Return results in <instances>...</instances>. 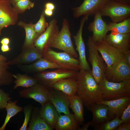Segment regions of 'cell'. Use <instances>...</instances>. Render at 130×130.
Returning <instances> with one entry per match:
<instances>
[{
  "mask_svg": "<svg viewBox=\"0 0 130 130\" xmlns=\"http://www.w3.org/2000/svg\"><path fill=\"white\" fill-rule=\"evenodd\" d=\"M76 79L78 84L76 94L81 99L86 108L93 103L103 100L100 86L94 78L91 70L80 69Z\"/></svg>",
  "mask_w": 130,
  "mask_h": 130,
  "instance_id": "1",
  "label": "cell"
},
{
  "mask_svg": "<svg viewBox=\"0 0 130 130\" xmlns=\"http://www.w3.org/2000/svg\"><path fill=\"white\" fill-rule=\"evenodd\" d=\"M99 84L104 100H110L130 96V79L114 82L108 81L104 77Z\"/></svg>",
  "mask_w": 130,
  "mask_h": 130,
  "instance_id": "2",
  "label": "cell"
},
{
  "mask_svg": "<svg viewBox=\"0 0 130 130\" xmlns=\"http://www.w3.org/2000/svg\"><path fill=\"white\" fill-rule=\"evenodd\" d=\"M50 47L61 50L76 58L78 57L72 40L69 23L66 19H63L62 29L51 44Z\"/></svg>",
  "mask_w": 130,
  "mask_h": 130,
  "instance_id": "3",
  "label": "cell"
},
{
  "mask_svg": "<svg viewBox=\"0 0 130 130\" xmlns=\"http://www.w3.org/2000/svg\"><path fill=\"white\" fill-rule=\"evenodd\" d=\"M78 71L62 68L52 71H45L34 74L32 76L40 83L47 88H51L52 85L62 79L76 78Z\"/></svg>",
  "mask_w": 130,
  "mask_h": 130,
  "instance_id": "4",
  "label": "cell"
},
{
  "mask_svg": "<svg viewBox=\"0 0 130 130\" xmlns=\"http://www.w3.org/2000/svg\"><path fill=\"white\" fill-rule=\"evenodd\" d=\"M100 12L102 17H108L112 22L118 23L130 17V4L109 0Z\"/></svg>",
  "mask_w": 130,
  "mask_h": 130,
  "instance_id": "5",
  "label": "cell"
},
{
  "mask_svg": "<svg viewBox=\"0 0 130 130\" xmlns=\"http://www.w3.org/2000/svg\"><path fill=\"white\" fill-rule=\"evenodd\" d=\"M95 45L91 37L89 36L87 43L89 53L88 60L92 66V74L99 84L105 77L106 67L103 58L99 54Z\"/></svg>",
  "mask_w": 130,
  "mask_h": 130,
  "instance_id": "6",
  "label": "cell"
},
{
  "mask_svg": "<svg viewBox=\"0 0 130 130\" xmlns=\"http://www.w3.org/2000/svg\"><path fill=\"white\" fill-rule=\"evenodd\" d=\"M42 54L43 57L61 68L77 71L81 69L78 59L74 58L66 52H57L49 48Z\"/></svg>",
  "mask_w": 130,
  "mask_h": 130,
  "instance_id": "7",
  "label": "cell"
},
{
  "mask_svg": "<svg viewBox=\"0 0 130 130\" xmlns=\"http://www.w3.org/2000/svg\"><path fill=\"white\" fill-rule=\"evenodd\" d=\"M95 46L106 63L107 68L124 58L123 52L110 45L104 40L97 42Z\"/></svg>",
  "mask_w": 130,
  "mask_h": 130,
  "instance_id": "8",
  "label": "cell"
},
{
  "mask_svg": "<svg viewBox=\"0 0 130 130\" xmlns=\"http://www.w3.org/2000/svg\"><path fill=\"white\" fill-rule=\"evenodd\" d=\"M105 77L108 81L114 82L130 79V66L123 58L110 67H106Z\"/></svg>",
  "mask_w": 130,
  "mask_h": 130,
  "instance_id": "9",
  "label": "cell"
},
{
  "mask_svg": "<svg viewBox=\"0 0 130 130\" xmlns=\"http://www.w3.org/2000/svg\"><path fill=\"white\" fill-rule=\"evenodd\" d=\"M59 31L57 20H51L45 31L36 39L34 46L42 53L50 47V46Z\"/></svg>",
  "mask_w": 130,
  "mask_h": 130,
  "instance_id": "10",
  "label": "cell"
},
{
  "mask_svg": "<svg viewBox=\"0 0 130 130\" xmlns=\"http://www.w3.org/2000/svg\"><path fill=\"white\" fill-rule=\"evenodd\" d=\"M88 16L85 15L81 18L79 29L75 35H73L76 50L78 53V60L80 69L87 71H91L86 56L85 46L82 37L83 30L85 22L88 19Z\"/></svg>",
  "mask_w": 130,
  "mask_h": 130,
  "instance_id": "11",
  "label": "cell"
},
{
  "mask_svg": "<svg viewBox=\"0 0 130 130\" xmlns=\"http://www.w3.org/2000/svg\"><path fill=\"white\" fill-rule=\"evenodd\" d=\"M50 90L42 84L37 83L31 87L20 91V97L25 98H31L40 104L42 106L48 101Z\"/></svg>",
  "mask_w": 130,
  "mask_h": 130,
  "instance_id": "12",
  "label": "cell"
},
{
  "mask_svg": "<svg viewBox=\"0 0 130 130\" xmlns=\"http://www.w3.org/2000/svg\"><path fill=\"white\" fill-rule=\"evenodd\" d=\"M109 0H84L79 6L72 8L73 15L76 18L85 15L89 16L94 15Z\"/></svg>",
  "mask_w": 130,
  "mask_h": 130,
  "instance_id": "13",
  "label": "cell"
},
{
  "mask_svg": "<svg viewBox=\"0 0 130 130\" xmlns=\"http://www.w3.org/2000/svg\"><path fill=\"white\" fill-rule=\"evenodd\" d=\"M94 16L93 20L89 24L87 29L90 32H92L91 38L96 43L98 42L104 40L109 31L108 24L102 19L100 11Z\"/></svg>",
  "mask_w": 130,
  "mask_h": 130,
  "instance_id": "14",
  "label": "cell"
},
{
  "mask_svg": "<svg viewBox=\"0 0 130 130\" xmlns=\"http://www.w3.org/2000/svg\"><path fill=\"white\" fill-rule=\"evenodd\" d=\"M48 101L53 105L60 114L61 113L65 114H70L69 96L63 92L53 89L50 90Z\"/></svg>",
  "mask_w": 130,
  "mask_h": 130,
  "instance_id": "15",
  "label": "cell"
},
{
  "mask_svg": "<svg viewBox=\"0 0 130 130\" xmlns=\"http://www.w3.org/2000/svg\"><path fill=\"white\" fill-rule=\"evenodd\" d=\"M98 103L109 106L108 116L111 120L116 117L120 118L124 110L130 104V96L110 100H103Z\"/></svg>",
  "mask_w": 130,
  "mask_h": 130,
  "instance_id": "16",
  "label": "cell"
},
{
  "mask_svg": "<svg viewBox=\"0 0 130 130\" xmlns=\"http://www.w3.org/2000/svg\"><path fill=\"white\" fill-rule=\"evenodd\" d=\"M43 57L42 53L34 46L22 50L18 56L7 63L9 65H27Z\"/></svg>",
  "mask_w": 130,
  "mask_h": 130,
  "instance_id": "17",
  "label": "cell"
},
{
  "mask_svg": "<svg viewBox=\"0 0 130 130\" xmlns=\"http://www.w3.org/2000/svg\"><path fill=\"white\" fill-rule=\"evenodd\" d=\"M22 71L27 73H36L49 69L61 68L44 57H42L30 64L17 65Z\"/></svg>",
  "mask_w": 130,
  "mask_h": 130,
  "instance_id": "18",
  "label": "cell"
},
{
  "mask_svg": "<svg viewBox=\"0 0 130 130\" xmlns=\"http://www.w3.org/2000/svg\"><path fill=\"white\" fill-rule=\"evenodd\" d=\"M86 108L92 114L91 126L94 128L111 120L108 116L109 108L106 105L95 103L91 104Z\"/></svg>",
  "mask_w": 130,
  "mask_h": 130,
  "instance_id": "19",
  "label": "cell"
},
{
  "mask_svg": "<svg viewBox=\"0 0 130 130\" xmlns=\"http://www.w3.org/2000/svg\"><path fill=\"white\" fill-rule=\"evenodd\" d=\"M104 40L123 52L130 49V33L124 34L111 31L110 34L106 35Z\"/></svg>",
  "mask_w": 130,
  "mask_h": 130,
  "instance_id": "20",
  "label": "cell"
},
{
  "mask_svg": "<svg viewBox=\"0 0 130 130\" xmlns=\"http://www.w3.org/2000/svg\"><path fill=\"white\" fill-rule=\"evenodd\" d=\"M41 117L53 130L54 128L60 114L49 101L46 103L39 110Z\"/></svg>",
  "mask_w": 130,
  "mask_h": 130,
  "instance_id": "21",
  "label": "cell"
},
{
  "mask_svg": "<svg viewBox=\"0 0 130 130\" xmlns=\"http://www.w3.org/2000/svg\"><path fill=\"white\" fill-rule=\"evenodd\" d=\"M51 88L60 91L69 96L76 94L78 88L76 78L61 80L53 84Z\"/></svg>",
  "mask_w": 130,
  "mask_h": 130,
  "instance_id": "22",
  "label": "cell"
},
{
  "mask_svg": "<svg viewBox=\"0 0 130 130\" xmlns=\"http://www.w3.org/2000/svg\"><path fill=\"white\" fill-rule=\"evenodd\" d=\"M79 125L74 114H60L54 128L57 130H79Z\"/></svg>",
  "mask_w": 130,
  "mask_h": 130,
  "instance_id": "23",
  "label": "cell"
},
{
  "mask_svg": "<svg viewBox=\"0 0 130 130\" xmlns=\"http://www.w3.org/2000/svg\"><path fill=\"white\" fill-rule=\"evenodd\" d=\"M17 24L19 26L23 28L25 32V38L22 46V51L34 46L36 40L39 36L35 31L34 24L32 22L26 23L22 21L18 22Z\"/></svg>",
  "mask_w": 130,
  "mask_h": 130,
  "instance_id": "24",
  "label": "cell"
},
{
  "mask_svg": "<svg viewBox=\"0 0 130 130\" xmlns=\"http://www.w3.org/2000/svg\"><path fill=\"white\" fill-rule=\"evenodd\" d=\"M70 107L74 113V114L79 124H84V110L83 102L76 94L69 96Z\"/></svg>",
  "mask_w": 130,
  "mask_h": 130,
  "instance_id": "25",
  "label": "cell"
},
{
  "mask_svg": "<svg viewBox=\"0 0 130 130\" xmlns=\"http://www.w3.org/2000/svg\"><path fill=\"white\" fill-rule=\"evenodd\" d=\"M27 130H52L53 129L40 116L39 110L35 108L32 111Z\"/></svg>",
  "mask_w": 130,
  "mask_h": 130,
  "instance_id": "26",
  "label": "cell"
},
{
  "mask_svg": "<svg viewBox=\"0 0 130 130\" xmlns=\"http://www.w3.org/2000/svg\"><path fill=\"white\" fill-rule=\"evenodd\" d=\"M13 78L15 79L14 81L15 85L13 89L21 87L27 88L32 86L38 82L37 80L32 76H30L26 74L17 73L13 74Z\"/></svg>",
  "mask_w": 130,
  "mask_h": 130,
  "instance_id": "27",
  "label": "cell"
},
{
  "mask_svg": "<svg viewBox=\"0 0 130 130\" xmlns=\"http://www.w3.org/2000/svg\"><path fill=\"white\" fill-rule=\"evenodd\" d=\"M18 102V101L16 100L13 102L10 100L8 102L5 108L7 114L3 124L0 127V130H4L10 119L23 110V107L17 105Z\"/></svg>",
  "mask_w": 130,
  "mask_h": 130,
  "instance_id": "28",
  "label": "cell"
},
{
  "mask_svg": "<svg viewBox=\"0 0 130 130\" xmlns=\"http://www.w3.org/2000/svg\"><path fill=\"white\" fill-rule=\"evenodd\" d=\"M6 61H0V86L10 85L13 82V75L8 71Z\"/></svg>",
  "mask_w": 130,
  "mask_h": 130,
  "instance_id": "29",
  "label": "cell"
},
{
  "mask_svg": "<svg viewBox=\"0 0 130 130\" xmlns=\"http://www.w3.org/2000/svg\"><path fill=\"white\" fill-rule=\"evenodd\" d=\"M108 24L109 31L124 34L130 33V17L119 22H111Z\"/></svg>",
  "mask_w": 130,
  "mask_h": 130,
  "instance_id": "30",
  "label": "cell"
},
{
  "mask_svg": "<svg viewBox=\"0 0 130 130\" xmlns=\"http://www.w3.org/2000/svg\"><path fill=\"white\" fill-rule=\"evenodd\" d=\"M7 16L18 15L12 6L10 0H0V18Z\"/></svg>",
  "mask_w": 130,
  "mask_h": 130,
  "instance_id": "31",
  "label": "cell"
},
{
  "mask_svg": "<svg viewBox=\"0 0 130 130\" xmlns=\"http://www.w3.org/2000/svg\"><path fill=\"white\" fill-rule=\"evenodd\" d=\"M123 122L119 117H116L94 128L96 130H116L119 126Z\"/></svg>",
  "mask_w": 130,
  "mask_h": 130,
  "instance_id": "32",
  "label": "cell"
},
{
  "mask_svg": "<svg viewBox=\"0 0 130 130\" xmlns=\"http://www.w3.org/2000/svg\"><path fill=\"white\" fill-rule=\"evenodd\" d=\"M12 5L14 10L18 14L22 13L26 10L33 7L34 3L30 0H20Z\"/></svg>",
  "mask_w": 130,
  "mask_h": 130,
  "instance_id": "33",
  "label": "cell"
},
{
  "mask_svg": "<svg viewBox=\"0 0 130 130\" xmlns=\"http://www.w3.org/2000/svg\"><path fill=\"white\" fill-rule=\"evenodd\" d=\"M49 23L46 21L44 11L42 12L38 22L34 24L33 27L36 32L40 35L44 32L46 28L48 26Z\"/></svg>",
  "mask_w": 130,
  "mask_h": 130,
  "instance_id": "34",
  "label": "cell"
},
{
  "mask_svg": "<svg viewBox=\"0 0 130 130\" xmlns=\"http://www.w3.org/2000/svg\"><path fill=\"white\" fill-rule=\"evenodd\" d=\"M33 109V106L31 104L27 105L23 108L24 119L23 124L19 130H27L28 124L32 115Z\"/></svg>",
  "mask_w": 130,
  "mask_h": 130,
  "instance_id": "35",
  "label": "cell"
},
{
  "mask_svg": "<svg viewBox=\"0 0 130 130\" xmlns=\"http://www.w3.org/2000/svg\"><path fill=\"white\" fill-rule=\"evenodd\" d=\"M11 99L9 94L0 88V110L5 108Z\"/></svg>",
  "mask_w": 130,
  "mask_h": 130,
  "instance_id": "36",
  "label": "cell"
},
{
  "mask_svg": "<svg viewBox=\"0 0 130 130\" xmlns=\"http://www.w3.org/2000/svg\"><path fill=\"white\" fill-rule=\"evenodd\" d=\"M120 118L123 123H130V104L124 110Z\"/></svg>",
  "mask_w": 130,
  "mask_h": 130,
  "instance_id": "37",
  "label": "cell"
},
{
  "mask_svg": "<svg viewBox=\"0 0 130 130\" xmlns=\"http://www.w3.org/2000/svg\"><path fill=\"white\" fill-rule=\"evenodd\" d=\"M130 123H123L118 127L116 130H130Z\"/></svg>",
  "mask_w": 130,
  "mask_h": 130,
  "instance_id": "38",
  "label": "cell"
},
{
  "mask_svg": "<svg viewBox=\"0 0 130 130\" xmlns=\"http://www.w3.org/2000/svg\"><path fill=\"white\" fill-rule=\"evenodd\" d=\"M124 59L126 63L130 66V50L128 49L124 52Z\"/></svg>",
  "mask_w": 130,
  "mask_h": 130,
  "instance_id": "39",
  "label": "cell"
},
{
  "mask_svg": "<svg viewBox=\"0 0 130 130\" xmlns=\"http://www.w3.org/2000/svg\"><path fill=\"white\" fill-rule=\"evenodd\" d=\"M1 50L3 52H5L10 51L11 49L8 45H2L1 46Z\"/></svg>",
  "mask_w": 130,
  "mask_h": 130,
  "instance_id": "40",
  "label": "cell"
},
{
  "mask_svg": "<svg viewBox=\"0 0 130 130\" xmlns=\"http://www.w3.org/2000/svg\"><path fill=\"white\" fill-rule=\"evenodd\" d=\"M45 8L53 11L55 9L54 5L51 2H47L45 5Z\"/></svg>",
  "mask_w": 130,
  "mask_h": 130,
  "instance_id": "41",
  "label": "cell"
},
{
  "mask_svg": "<svg viewBox=\"0 0 130 130\" xmlns=\"http://www.w3.org/2000/svg\"><path fill=\"white\" fill-rule=\"evenodd\" d=\"M91 121L88 122L85 124H84L81 128H80L79 130H87L89 127L91 126Z\"/></svg>",
  "mask_w": 130,
  "mask_h": 130,
  "instance_id": "42",
  "label": "cell"
},
{
  "mask_svg": "<svg viewBox=\"0 0 130 130\" xmlns=\"http://www.w3.org/2000/svg\"><path fill=\"white\" fill-rule=\"evenodd\" d=\"M10 42L9 39L7 38H6L3 39L0 41V43L2 45H8Z\"/></svg>",
  "mask_w": 130,
  "mask_h": 130,
  "instance_id": "43",
  "label": "cell"
},
{
  "mask_svg": "<svg viewBox=\"0 0 130 130\" xmlns=\"http://www.w3.org/2000/svg\"><path fill=\"white\" fill-rule=\"evenodd\" d=\"M45 15L48 16H51L53 13V11L45 8L44 11Z\"/></svg>",
  "mask_w": 130,
  "mask_h": 130,
  "instance_id": "44",
  "label": "cell"
},
{
  "mask_svg": "<svg viewBox=\"0 0 130 130\" xmlns=\"http://www.w3.org/2000/svg\"><path fill=\"white\" fill-rule=\"evenodd\" d=\"M122 3L130 4V0H113Z\"/></svg>",
  "mask_w": 130,
  "mask_h": 130,
  "instance_id": "45",
  "label": "cell"
},
{
  "mask_svg": "<svg viewBox=\"0 0 130 130\" xmlns=\"http://www.w3.org/2000/svg\"><path fill=\"white\" fill-rule=\"evenodd\" d=\"M7 60V58L6 57L0 54V61L2 60L6 61Z\"/></svg>",
  "mask_w": 130,
  "mask_h": 130,
  "instance_id": "46",
  "label": "cell"
},
{
  "mask_svg": "<svg viewBox=\"0 0 130 130\" xmlns=\"http://www.w3.org/2000/svg\"><path fill=\"white\" fill-rule=\"evenodd\" d=\"M20 0H10V2L12 5L14 4L16 2Z\"/></svg>",
  "mask_w": 130,
  "mask_h": 130,
  "instance_id": "47",
  "label": "cell"
}]
</instances>
